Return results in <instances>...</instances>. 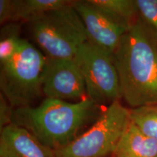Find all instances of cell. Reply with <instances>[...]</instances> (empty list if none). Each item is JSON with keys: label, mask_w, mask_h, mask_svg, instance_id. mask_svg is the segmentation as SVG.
<instances>
[{"label": "cell", "mask_w": 157, "mask_h": 157, "mask_svg": "<svg viewBox=\"0 0 157 157\" xmlns=\"http://www.w3.org/2000/svg\"><path fill=\"white\" fill-rule=\"evenodd\" d=\"M21 23L11 22L3 25L0 36V64L8 61L17 52L22 38Z\"/></svg>", "instance_id": "4fadbf2b"}, {"label": "cell", "mask_w": 157, "mask_h": 157, "mask_svg": "<svg viewBox=\"0 0 157 157\" xmlns=\"http://www.w3.org/2000/svg\"><path fill=\"white\" fill-rule=\"evenodd\" d=\"M13 108L7 101L2 94L0 97V128L4 127L12 124V117L13 113Z\"/></svg>", "instance_id": "2e32d148"}, {"label": "cell", "mask_w": 157, "mask_h": 157, "mask_svg": "<svg viewBox=\"0 0 157 157\" xmlns=\"http://www.w3.org/2000/svg\"><path fill=\"white\" fill-rule=\"evenodd\" d=\"M0 157H56L55 151L45 146L26 129L15 124L1 129Z\"/></svg>", "instance_id": "9c48e42d"}, {"label": "cell", "mask_w": 157, "mask_h": 157, "mask_svg": "<svg viewBox=\"0 0 157 157\" xmlns=\"http://www.w3.org/2000/svg\"><path fill=\"white\" fill-rule=\"evenodd\" d=\"M68 0H13L11 22L29 23L48 12L68 5Z\"/></svg>", "instance_id": "8fae6325"}, {"label": "cell", "mask_w": 157, "mask_h": 157, "mask_svg": "<svg viewBox=\"0 0 157 157\" xmlns=\"http://www.w3.org/2000/svg\"><path fill=\"white\" fill-rule=\"evenodd\" d=\"M73 2L28 23L31 39L48 58L74 59L78 49L88 41L85 28Z\"/></svg>", "instance_id": "3957f363"}, {"label": "cell", "mask_w": 157, "mask_h": 157, "mask_svg": "<svg viewBox=\"0 0 157 157\" xmlns=\"http://www.w3.org/2000/svg\"><path fill=\"white\" fill-rule=\"evenodd\" d=\"M74 60L84 78L88 98L103 107L122 98L113 53L87 41Z\"/></svg>", "instance_id": "8992f818"}, {"label": "cell", "mask_w": 157, "mask_h": 157, "mask_svg": "<svg viewBox=\"0 0 157 157\" xmlns=\"http://www.w3.org/2000/svg\"><path fill=\"white\" fill-rule=\"evenodd\" d=\"M111 157H157V140L130 120Z\"/></svg>", "instance_id": "30bf717a"}, {"label": "cell", "mask_w": 157, "mask_h": 157, "mask_svg": "<svg viewBox=\"0 0 157 157\" xmlns=\"http://www.w3.org/2000/svg\"><path fill=\"white\" fill-rule=\"evenodd\" d=\"M13 15V0H0V23H11Z\"/></svg>", "instance_id": "e0dca14e"}, {"label": "cell", "mask_w": 157, "mask_h": 157, "mask_svg": "<svg viewBox=\"0 0 157 157\" xmlns=\"http://www.w3.org/2000/svg\"><path fill=\"white\" fill-rule=\"evenodd\" d=\"M73 6L83 23L88 41L114 53L132 24L115 18L90 0L74 1Z\"/></svg>", "instance_id": "ba28073f"}, {"label": "cell", "mask_w": 157, "mask_h": 157, "mask_svg": "<svg viewBox=\"0 0 157 157\" xmlns=\"http://www.w3.org/2000/svg\"><path fill=\"white\" fill-rule=\"evenodd\" d=\"M130 110V120L148 136L157 140V104Z\"/></svg>", "instance_id": "5bb4252c"}, {"label": "cell", "mask_w": 157, "mask_h": 157, "mask_svg": "<svg viewBox=\"0 0 157 157\" xmlns=\"http://www.w3.org/2000/svg\"><path fill=\"white\" fill-rule=\"evenodd\" d=\"M46 58L42 84L46 98L79 102L88 98L84 78L74 59Z\"/></svg>", "instance_id": "52a82bcc"}, {"label": "cell", "mask_w": 157, "mask_h": 157, "mask_svg": "<svg viewBox=\"0 0 157 157\" xmlns=\"http://www.w3.org/2000/svg\"><path fill=\"white\" fill-rule=\"evenodd\" d=\"M138 15L157 31V0H135Z\"/></svg>", "instance_id": "9a60e30c"}, {"label": "cell", "mask_w": 157, "mask_h": 157, "mask_svg": "<svg viewBox=\"0 0 157 157\" xmlns=\"http://www.w3.org/2000/svg\"><path fill=\"white\" fill-rule=\"evenodd\" d=\"M105 107L89 98L79 102L45 98L37 106L15 109L12 123L53 151L66 146L95 122Z\"/></svg>", "instance_id": "7a4b0ae2"}, {"label": "cell", "mask_w": 157, "mask_h": 157, "mask_svg": "<svg viewBox=\"0 0 157 157\" xmlns=\"http://www.w3.org/2000/svg\"><path fill=\"white\" fill-rule=\"evenodd\" d=\"M46 58L38 48L22 39L13 58L1 64V94L14 110L31 106L43 95Z\"/></svg>", "instance_id": "277c9868"}, {"label": "cell", "mask_w": 157, "mask_h": 157, "mask_svg": "<svg viewBox=\"0 0 157 157\" xmlns=\"http://www.w3.org/2000/svg\"><path fill=\"white\" fill-rule=\"evenodd\" d=\"M113 57L121 97L130 109L157 104V31L139 16Z\"/></svg>", "instance_id": "6da1fadb"}, {"label": "cell", "mask_w": 157, "mask_h": 157, "mask_svg": "<svg viewBox=\"0 0 157 157\" xmlns=\"http://www.w3.org/2000/svg\"><path fill=\"white\" fill-rule=\"evenodd\" d=\"M129 121V109L113 102L75 140L54 151L56 157H111Z\"/></svg>", "instance_id": "5b68a950"}, {"label": "cell", "mask_w": 157, "mask_h": 157, "mask_svg": "<svg viewBox=\"0 0 157 157\" xmlns=\"http://www.w3.org/2000/svg\"><path fill=\"white\" fill-rule=\"evenodd\" d=\"M115 18L132 24L139 17L135 0H90Z\"/></svg>", "instance_id": "7c38bea8"}]
</instances>
